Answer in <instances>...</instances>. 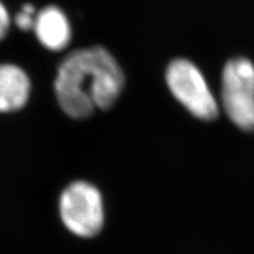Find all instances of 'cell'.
I'll use <instances>...</instances> for the list:
<instances>
[{
  "mask_svg": "<svg viewBox=\"0 0 254 254\" xmlns=\"http://www.w3.org/2000/svg\"><path fill=\"white\" fill-rule=\"evenodd\" d=\"M125 86L119 63L103 46L73 51L60 64L55 81L59 106L73 119H85L95 110H109Z\"/></svg>",
  "mask_w": 254,
  "mask_h": 254,
  "instance_id": "6da1fadb",
  "label": "cell"
},
{
  "mask_svg": "<svg viewBox=\"0 0 254 254\" xmlns=\"http://www.w3.org/2000/svg\"><path fill=\"white\" fill-rule=\"evenodd\" d=\"M221 101L228 118L243 131L254 129V65L246 58L232 59L221 77Z\"/></svg>",
  "mask_w": 254,
  "mask_h": 254,
  "instance_id": "7a4b0ae2",
  "label": "cell"
},
{
  "mask_svg": "<svg viewBox=\"0 0 254 254\" xmlns=\"http://www.w3.org/2000/svg\"><path fill=\"white\" fill-rule=\"evenodd\" d=\"M166 82L176 99L195 118L204 122L217 118V101L194 64L185 59L174 60L167 67Z\"/></svg>",
  "mask_w": 254,
  "mask_h": 254,
  "instance_id": "3957f363",
  "label": "cell"
},
{
  "mask_svg": "<svg viewBox=\"0 0 254 254\" xmlns=\"http://www.w3.org/2000/svg\"><path fill=\"white\" fill-rule=\"evenodd\" d=\"M59 207L64 225L75 236L94 237L103 228V198L99 190L90 183L78 180L66 187Z\"/></svg>",
  "mask_w": 254,
  "mask_h": 254,
  "instance_id": "277c9868",
  "label": "cell"
},
{
  "mask_svg": "<svg viewBox=\"0 0 254 254\" xmlns=\"http://www.w3.org/2000/svg\"><path fill=\"white\" fill-rule=\"evenodd\" d=\"M33 31L41 45L55 52L67 47L72 37L68 19L57 6H46L38 12Z\"/></svg>",
  "mask_w": 254,
  "mask_h": 254,
  "instance_id": "5b68a950",
  "label": "cell"
},
{
  "mask_svg": "<svg viewBox=\"0 0 254 254\" xmlns=\"http://www.w3.org/2000/svg\"><path fill=\"white\" fill-rule=\"evenodd\" d=\"M31 94V80L20 66L0 64V113L21 110Z\"/></svg>",
  "mask_w": 254,
  "mask_h": 254,
  "instance_id": "8992f818",
  "label": "cell"
},
{
  "mask_svg": "<svg viewBox=\"0 0 254 254\" xmlns=\"http://www.w3.org/2000/svg\"><path fill=\"white\" fill-rule=\"evenodd\" d=\"M36 8L31 4H25L21 8L20 13L15 15V25L23 31L33 30L34 21H36Z\"/></svg>",
  "mask_w": 254,
  "mask_h": 254,
  "instance_id": "52a82bcc",
  "label": "cell"
},
{
  "mask_svg": "<svg viewBox=\"0 0 254 254\" xmlns=\"http://www.w3.org/2000/svg\"><path fill=\"white\" fill-rule=\"evenodd\" d=\"M9 23H11V19H9L7 8L0 1V40L4 39L6 34H7Z\"/></svg>",
  "mask_w": 254,
  "mask_h": 254,
  "instance_id": "ba28073f",
  "label": "cell"
}]
</instances>
